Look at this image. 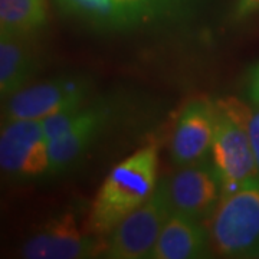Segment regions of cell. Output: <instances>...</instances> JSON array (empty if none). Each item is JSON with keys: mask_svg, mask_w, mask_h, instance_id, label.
Here are the masks:
<instances>
[{"mask_svg": "<svg viewBox=\"0 0 259 259\" xmlns=\"http://www.w3.org/2000/svg\"><path fill=\"white\" fill-rule=\"evenodd\" d=\"M93 233L82 232L72 213H61L23 243L20 256L29 259H81L104 250Z\"/></svg>", "mask_w": 259, "mask_h": 259, "instance_id": "9", "label": "cell"}, {"mask_svg": "<svg viewBox=\"0 0 259 259\" xmlns=\"http://www.w3.org/2000/svg\"><path fill=\"white\" fill-rule=\"evenodd\" d=\"M218 108L246 131L259 170V104L249 105L238 98H225L216 102Z\"/></svg>", "mask_w": 259, "mask_h": 259, "instance_id": "15", "label": "cell"}, {"mask_svg": "<svg viewBox=\"0 0 259 259\" xmlns=\"http://www.w3.org/2000/svg\"><path fill=\"white\" fill-rule=\"evenodd\" d=\"M253 258H259V250L255 253V255H253Z\"/></svg>", "mask_w": 259, "mask_h": 259, "instance_id": "19", "label": "cell"}, {"mask_svg": "<svg viewBox=\"0 0 259 259\" xmlns=\"http://www.w3.org/2000/svg\"><path fill=\"white\" fill-rule=\"evenodd\" d=\"M55 3L69 16L108 28H120L146 16L133 0H55Z\"/></svg>", "mask_w": 259, "mask_h": 259, "instance_id": "13", "label": "cell"}, {"mask_svg": "<svg viewBox=\"0 0 259 259\" xmlns=\"http://www.w3.org/2000/svg\"><path fill=\"white\" fill-rule=\"evenodd\" d=\"M210 154L221 180L222 196L259 179L256 160L246 131L219 108Z\"/></svg>", "mask_w": 259, "mask_h": 259, "instance_id": "7", "label": "cell"}, {"mask_svg": "<svg viewBox=\"0 0 259 259\" xmlns=\"http://www.w3.org/2000/svg\"><path fill=\"white\" fill-rule=\"evenodd\" d=\"M218 105L200 97L189 101L177 118L171 137V160L179 167L203 161L212 150Z\"/></svg>", "mask_w": 259, "mask_h": 259, "instance_id": "10", "label": "cell"}, {"mask_svg": "<svg viewBox=\"0 0 259 259\" xmlns=\"http://www.w3.org/2000/svg\"><path fill=\"white\" fill-rule=\"evenodd\" d=\"M249 91L250 98L253 100V102H258L259 104V65L256 66V69L253 71L252 78H250Z\"/></svg>", "mask_w": 259, "mask_h": 259, "instance_id": "17", "label": "cell"}, {"mask_svg": "<svg viewBox=\"0 0 259 259\" xmlns=\"http://www.w3.org/2000/svg\"><path fill=\"white\" fill-rule=\"evenodd\" d=\"M45 22V0H0V33L26 36Z\"/></svg>", "mask_w": 259, "mask_h": 259, "instance_id": "14", "label": "cell"}, {"mask_svg": "<svg viewBox=\"0 0 259 259\" xmlns=\"http://www.w3.org/2000/svg\"><path fill=\"white\" fill-rule=\"evenodd\" d=\"M209 232L200 221L171 212L163 225L157 242L150 253L151 259H193L209 253Z\"/></svg>", "mask_w": 259, "mask_h": 259, "instance_id": "11", "label": "cell"}, {"mask_svg": "<svg viewBox=\"0 0 259 259\" xmlns=\"http://www.w3.org/2000/svg\"><path fill=\"white\" fill-rule=\"evenodd\" d=\"M259 10V0H238L235 15L238 19H243L250 16L252 13Z\"/></svg>", "mask_w": 259, "mask_h": 259, "instance_id": "16", "label": "cell"}, {"mask_svg": "<svg viewBox=\"0 0 259 259\" xmlns=\"http://www.w3.org/2000/svg\"><path fill=\"white\" fill-rule=\"evenodd\" d=\"M210 248L221 256H253L259 250V179L223 194L212 212Z\"/></svg>", "mask_w": 259, "mask_h": 259, "instance_id": "2", "label": "cell"}, {"mask_svg": "<svg viewBox=\"0 0 259 259\" xmlns=\"http://www.w3.org/2000/svg\"><path fill=\"white\" fill-rule=\"evenodd\" d=\"M49 141L42 121H5L0 134V166L19 179H33L49 171Z\"/></svg>", "mask_w": 259, "mask_h": 259, "instance_id": "6", "label": "cell"}, {"mask_svg": "<svg viewBox=\"0 0 259 259\" xmlns=\"http://www.w3.org/2000/svg\"><path fill=\"white\" fill-rule=\"evenodd\" d=\"M133 2L147 15L148 12L156 9V6H157L160 2H163V0H133Z\"/></svg>", "mask_w": 259, "mask_h": 259, "instance_id": "18", "label": "cell"}, {"mask_svg": "<svg viewBox=\"0 0 259 259\" xmlns=\"http://www.w3.org/2000/svg\"><path fill=\"white\" fill-rule=\"evenodd\" d=\"M170 213L161 182L144 203L127 214L112 229L107 236L102 253L110 259L150 258Z\"/></svg>", "mask_w": 259, "mask_h": 259, "instance_id": "4", "label": "cell"}, {"mask_svg": "<svg viewBox=\"0 0 259 259\" xmlns=\"http://www.w3.org/2000/svg\"><path fill=\"white\" fill-rule=\"evenodd\" d=\"M35 56L25 35L0 33V94L2 100L26 87L35 69Z\"/></svg>", "mask_w": 259, "mask_h": 259, "instance_id": "12", "label": "cell"}, {"mask_svg": "<svg viewBox=\"0 0 259 259\" xmlns=\"http://www.w3.org/2000/svg\"><path fill=\"white\" fill-rule=\"evenodd\" d=\"M157 187V150L140 148L105 177L91 204L88 232L107 238L118 223L144 203Z\"/></svg>", "mask_w": 259, "mask_h": 259, "instance_id": "1", "label": "cell"}, {"mask_svg": "<svg viewBox=\"0 0 259 259\" xmlns=\"http://www.w3.org/2000/svg\"><path fill=\"white\" fill-rule=\"evenodd\" d=\"M110 118V108L104 104L79 107L42 120L49 141V171L62 173L72 166L91 146Z\"/></svg>", "mask_w": 259, "mask_h": 259, "instance_id": "3", "label": "cell"}, {"mask_svg": "<svg viewBox=\"0 0 259 259\" xmlns=\"http://www.w3.org/2000/svg\"><path fill=\"white\" fill-rule=\"evenodd\" d=\"M88 94L90 81L82 76H65L25 87L8 98L3 120L42 121L59 112L83 107Z\"/></svg>", "mask_w": 259, "mask_h": 259, "instance_id": "5", "label": "cell"}, {"mask_svg": "<svg viewBox=\"0 0 259 259\" xmlns=\"http://www.w3.org/2000/svg\"><path fill=\"white\" fill-rule=\"evenodd\" d=\"M170 210L202 221L212 214L222 197V186L213 163L206 160L180 167L163 182Z\"/></svg>", "mask_w": 259, "mask_h": 259, "instance_id": "8", "label": "cell"}]
</instances>
